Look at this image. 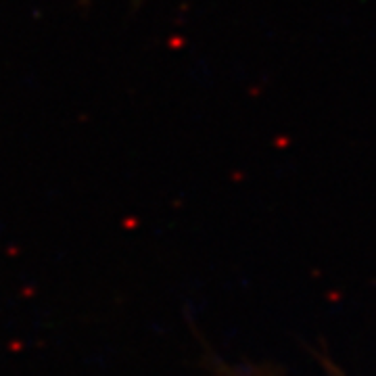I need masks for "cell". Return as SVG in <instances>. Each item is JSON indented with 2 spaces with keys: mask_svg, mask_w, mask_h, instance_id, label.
<instances>
[{
  "mask_svg": "<svg viewBox=\"0 0 376 376\" xmlns=\"http://www.w3.org/2000/svg\"><path fill=\"white\" fill-rule=\"evenodd\" d=\"M222 375L224 376H259V375H242V372H235V370H230V368H224V370H222Z\"/></svg>",
  "mask_w": 376,
  "mask_h": 376,
  "instance_id": "6da1fadb",
  "label": "cell"
}]
</instances>
